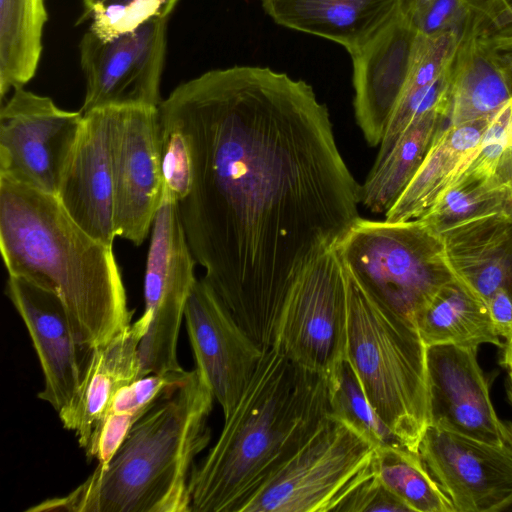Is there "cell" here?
<instances>
[{
    "label": "cell",
    "mask_w": 512,
    "mask_h": 512,
    "mask_svg": "<svg viewBox=\"0 0 512 512\" xmlns=\"http://www.w3.org/2000/svg\"><path fill=\"white\" fill-rule=\"evenodd\" d=\"M160 104L191 143L192 185L178 205L192 253L266 351L303 270L360 217L361 185L329 110L306 81L251 65L207 71Z\"/></svg>",
    "instance_id": "obj_1"
},
{
    "label": "cell",
    "mask_w": 512,
    "mask_h": 512,
    "mask_svg": "<svg viewBox=\"0 0 512 512\" xmlns=\"http://www.w3.org/2000/svg\"><path fill=\"white\" fill-rule=\"evenodd\" d=\"M330 415L328 382L274 344L190 483V512H240Z\"/></svg>",
    "instance_id": "obj_2"
},
{
    "label": "cell",
    "mask_w": 512,
    "mask_h": 512,
    "mask_svg": "<svg viewBox=\"0 0 512 512\" xmlns=\"http://www.w3.org/2000/svg\"><path fill=\"white\" fill-rule=\"evenodd\" d=\"M0 251L9 276L56 293L89 348L130 324L113 246L78 225L55 195L0 177Z\"/></svg>",
    "instance_id": "obj_3"
},
{
    "label": "cell",
    "mask_w": 512,
    "mask_h": 512,
    "mask_svg": "<svg viewBox=\"0 0 512 512\" xmlns=\"http://www.w3.org/2000/svg\"><path fill=\"white\" fill-rule=\"evenodd\" d=\"M214 399L195 367L133 425L107 464L27 511L190 512L193 463L210 441Z\"/></svg>",
    "instance_id": "obj_4"
},
{
    "label": "cell",
    "mask_w": 512,
    "mask_h": 512,
    "mask_svg": "<svg viewBox=\"0 0 512 512\" xmlns=\"http://www.w3.org/2000/svg\"><path fill=\"white\" fill-rule=\"evenodd\" d=\"M346 273V357L378 417L402 445L419 452L430 425L427 347L413 322L378 303Z\"/></svg>",
    "instance_id": "obj_5"
},
{
    "label": "cell",
    "mask_w": 512,
    "mask_h": 512,
    "mask_svg": "<svg viewBox=\"0 0 512 512\" xmlns=\"http://www.w3.org/2000/svg\"><path fill=\"white\" fill-rule=\"evenodd\" d=\"M336 248L372 298L414 324L417 312L456 278L439 232L420 218L389 222L359 217Z\"/></svg>",
    "instance_id": "obj_6"
},
{
    "label": "cell",
    "mask_w": 512,
    "mask_h": 512,
    "mask_svg": "<svg viewBox=\"0 0 512 512\" xmlns=\"http://www.w3.org/2000/svg\"><path fill=\"white\" fill-rule=\"evenodd\" d=\"M376 447L329 415L243 505L240 512L334 511L375 474Z\"/></svg>",
    "instance_id": "obj_7"
},
{
    "label": "cell",
    "mask_w": 512,
    "mask_h": 512,
    "mask_svg": "<svg viewBox=\"0 0 512 512\" xmlns=\"http://www.w3.org/2000/svg\"><path fill=\"white\" fill-rule=\"evenodd\" d=\"M347 273L336 245L315 257L293 285L276 342L304 368L329 379L346 358Z\"/></svg>",
    "instance_id": "obj_8"
},
{
    "label": "cell",
    "mask_w": 512,
    "mask_h": 512,
    "mask_svg": "<svg viewBox=\"0 0 512 512\" xmlns=\"http://www.w3.org/2000/svg\"><path fill=\"white\" fill-rule=\"evenodd\" d=\"M178 203L165 196L154 217L144 276L143 316L148 330L139 345L141 377L183 369L177 357L179 331L197 280Z\"/></svg>",
    "instance_id": "obj_9"
},
{
    "label": "cell",
    "mask_w": 512,
    "mask_h": 512,
    "mask_svg": "<svg viewBox=\"0 0 512 512\" xmlns=\"http://www.w3.org/2000/svg\"><path fill=\"white\" fill-rule=\"evenodd\" d=\"M170 13L102 40L88 30L79 44L86 89L82 114L106 107L160 104Z\"/></svg>",
    "instance_id": "obj_10"
},
{
    "label": "cell",
    "mask_w": 512,
    "mask_h": 512,
    "mask_svg": "<svg viewBox=\"0 0 512 512\" xmlns=\"http://www.w3.org/2000/svg\"><path fill=\"white\" fill-rule=\"evenodd\" d=\"M82 122L81 111L15 89L0 110V177L56 195Z\"/></svg>",
    "instance_id": "obj_11"
},
{
    "label": "cell",
    "mask_w": 512,
    "mask_h": 512,
    "mask_svg": "<svg viewBox=\"0 0 512 512\" xmlns=\"http://www.w3.org/2000/svg\"><path fill=\"white\" fill-rule=\"evenodd\" d=\"M113 165L116 235L139 246L164 198L158 106L118 107Z\"/></svg>",
    "instance_id": "obj_12"
},
{
    "label": "cell",
    "mask_w": 512,
    "mask_h": 512,
    "mask_svg": "<svg viewBox=\"0 0 512 512\" xmlns=\"http://www.w3.org/2000/svg\"><path fill=\"white\" fill-rule=\"evenodd\" d=\"M419 454L454 512H502L512 500V446L429 426Z\"/></svg>",
    "instance_id": "obj_13"
},
{
    "label": "cell",
    "mask_w": 512,
    "mask_h": 512,
    "mask_svg": "<svg viewBox=\"0 0 512 512\" xmlns=\"http://www.w3.org/2000/svg\"><path fill=\"white\" fill-rule=\"evenodd\" d=\"M184 319L196 368L207 380L225 418L239 402L263 352L204 278L193 286Z\"/></svg>",
    "instance_id": "obj_14"
},
{
    "label": "cell",
    "mask_w": 512,
    "mask_h": 512,
    "mask_svg": "<svg viewBox=\"0 0 512 512\" xmlns=\"http://www.w3.org/2000/svg\"><path fill=\"white\" fill-rule=\"evenodd\" d=\"M478 347H427L430 425L478 440L512 446V423L492 404Z\"/></svg>",
    "instance_id": "obj_15"
},
{
    "label": "cell",
    "mask_w": 512,
    "mask_h": 512,
    "mask_svg": "<svg viewBox=\"0 0 512 512\" xmlns=\"http://www.w3.org/2000/svg\"><path fill=\"white\" fill-rule=\"evenodd\" d=\"M118 107L83 114L82 126L63 170L56 198L86 232L106 245L114 226L113 143Z\"/></svg>",
    "instance_id": "obj_16"
},
{
    "label": "cell",
    "mask_w": 512,
    "mask_h": 512,
    "mask_svg": "<svg viewBox=\"0 0 512 512\" xmlns=\"http://www.w3.org/2000/svg\"><path fill=\"white\" fill-rule=\"evenodd\" d=\"M6 296L27 327L44 375L38 398L57 412L74 396L92 348L82 345L62 299L23 278L8 276Z\"/></svg>",
    "instance_id": "obj_17"
},
{
    "label": "cell",
    "mask_w": 512,
    "mask_h": 512,
    "mask_svg": "<svg viewBox=\"0 0 512 512\" xmlns=\"http://www.w3.org/2000/svg\"><path fill=\"white\" fill-rule=\"evenodd\" d=\"M416 34L407 3L387 26L350 56L355 119L372 147L380 145L404 89Z\"/></svg>",
    "instance_id": "obj_18"
},
{
    "label": "cell",
    "mask_w": 512,
    "mask_h": 512,
    "mask_svg": "<svg viewBox=\"0 0 512 512\" xmlns=\"http://www.w3.org/2000/svg\"><path fill=\"white\" fill-rule=\"evenodd\" d=\"M143 315L91 350L81 382L69 404L58 412L84 450L92 431L117 392L141 378L139 345L148 330Z\"/></svg>",
    "instance_id": "obj_19"
},
{
    "label": "cell",
    "mask_w": 512,
    "mask_h": 512,
    "mask_svg": "<svg viewBox=\"0 0 512 512\" xmlns=\"http://www.w3.org/2000/svg\"><path fill=\"white\" fill-rule=\"evenodd\" d=\"M438 232L453 274L485 303L501 289L512 291L511 217L488 213Z\"/></svg>",
    "instance_id": "obj_20"
},
{
    "label": "cell",
    "mask_w": 512,
    "mask_h": 512,
    "mask_svg": "<svg viewBox=\"0 0 512 512\" xmlns=\"http://www.w3.org/2000/svg\"><path fill=\"white\" fill-rule=\"evenodd\" d=\"M409 0H260L279 26L317 36L355 54L387 26Z\"/></svg>",
    "instance_id": "obj_21"
},
{
    "label": "cell",
    "mask_w": 512,
    "mask_h": 512,
    "mask_svg": "<svg viewBox=\"0 0 512 512\" xmlns=\"http://www.w3.org/2000/svg\"><path fill=\"white\" fill-rule=\"evenodd\" d=\"M450 125L492 117L512 97V71L486 39L483 21L461 38L450 66Z\"/></svg>",
    "instance_id": "obj_22"
},
{
    "label": "cell",
    "mask_w": 512,
    "mask_h": 512,
    "mask_svg": "<svg viewBox=\"0 0 512 512\" xmlns=\"http://www.w3.org/2000/svg\"><path fill=\"white\" fill-rule=\"evenodd\" d=\"M492 117L441 128L415 175L385 213V220L403 222L422 217L462 175Z\"/></svg>",
    "instance_id": "obj_23"
},
{
    "label": "cell",
    "mask_w": 512,
    "mask_h": 512,
    "mask_svg": "<svg viewBox=\"0 0 512 512\" xmlns=\"http://www.w3.org/2000/svg\"><path fill=\"white\" fill-rule=\"evenodd\" d=\"M414 322L426 347L503 346L486 303L457 278L429 299L417 312Z\"/></svg>",
    "instance_id": "obj_24"
},
{
    "label": "cell",
    "mask_w": 512,
    "mask_h": 512,
    "mask_svg": "<svg viewBox=\"0 0 512 512\" xmlns=\"http://www.w3.org/2000/svg\"><path fill=\"white\" fill-rule=\"evenodd\" d=\"M450 109L429 111L402 132L388 153L376 159L360 186V203L374 213H386L424 160L436 133L449 118Z\"/></svg>",
    "instance_id": "obj_25"
},
{
    "label": "cell",
    "mask_w": 512,
    "mask_h": 512,
    "mask_svg": "<svg viewBox=\"0 0 512 512\" xmlns=\"http://www.w3.org/2000/svg\"><path fill=\"white\" fill-rule=\"evenodd\" d=\"M48 20L45 0H0V96L35 75Z\"/></svg>",
    "instance_id": "obj_26"
},
{
    "label": "cell",
    "mask_w": 512,
    "mask_h": 512,
    "mask_svg": "<svg viewBox=\"0 0 512 512\" xmlns=\"http://www.w3.org/2000/svg\"><path fill=\"white\" fill-rule=\"evenodd\" d=\"M374 470L382 484L415 512H454L419 452L402 444L376 448Z\"/></svg>",
    "instance_id": "obj_27"
},
{
    "label": "cell",
    "mask_w": 512,
    "mask_h": 512,
    "mask_svg": "<svg viewBox=\"0 0 512 512\" xmlns=\"http://www.w3.org/2000/svg\"><path fill=\"white\" fill-rule=\"evenodd\" d=\"M327 382L330 416L351 426L376 448L402 444L371 407L347 357Z\"/></svg>",
    "instance_id": "obj_28"
},
{
    "label": "cell",
    "mask_w": 512,
    "mask_h": 512,
    "mask_svg": "<svg viewBox=\"0 0 512 512\" xmlns=\"http://www.w3.org/2000/svg\"><path fill=\"white\" fill-rule=\"evenodd\" d=\"M509 190L495 176L463 177L449 186L420 219L438 231L461 220L503 212Z\"/></svg>",
    "instance_id": "obj_29"
},
{
    "label": "cell",
    "mask_w": 512,
    "mask_h": 512,
    "mask_svg": "<svg viewBox=\"0 0 512 512\" xmlns=\"http://www.w3.org/2000/svg\"><path fill=\"white\" fill-rule=\"evenodd\" d=\"M158 115L164 195L180 203L189 194L193 180L191 143L184 124L174 112L159 104Z\"/></svg>",
    "instance_id": "obj_30"
},
{
    "label": "cell",
    "mask_w": 512,
    "mask_h": 512,
    "mask_svg": "<svg viewBox=\"0 0 512 512\" xmlns=\"http://www.w3.org/2000/svg\"><path fill=\"white\" fill-rule=\"evenodd\" d=\"M408 11L417 33L426 36L446 33L463 36L475 23L483 21L466 0H431L417 8L408 5Z\"/></svg>",
    "instance_id": "obj_31"
},
{
    "label": "cell",
    "mask_w": 512,
    "mask_h": 512,
    "mask_svg": "<svg viewBox=\"0 0 512 512\" xmlns=\"http://www.w3.org/2000/svg\"><path fill=\"white\" fill-rule=\"evenodd\" d=\"M511 141L512 97L492 117L478 147L459 179L468 176L475 178L494 177L499 161Z\"/></svg>",
    "instance_id": "obj_32"
},
{
    "label": "cell",
    "mask_w": 512,
    "mask_h": 512,
    "mask_svg": "<svg viewBox=\"0 0 512 512\" xmlns=\"http://www.w3.org/2000/svg\"><path fill=\"white\" fill-rule=\"evenodd\" d=\"M411 512L374 474L348 495L335 512Z\"/></svg>",
    "instance_id": "obj_33"
},
{
    "label": "cell",
    "mask_w": 512,
    "mask_h": 512,
    "mask_svg": "<svg viewBox=\"0 0 512 512\" xmlns=\"http://www.w3.org/2000/svg\"><path fill=\"white\" fill-rule=\"evenodd\" d=\"M178 0H83V12L108 5L122 22L136 29L151 18L171 13Z\"/></svg>",
    "instance_id": "obj_34"
},
{
    "label": "cell",
    "mask_w": 512,
    "mask_h": 512,
    "mask_svg": "<svg viewBox=\"0 0 512 512\" xmlns=\"http://www.w3.org/2000/svg\"><path fill=\"white\" fill-rule=\"evenodd\" d=\"M486 305L496 333L506 339L512 333V291H497Z\"/></svg>",
    "instance_id": "obj_35"
},
{
    "label": "cell",
    "mask_w": 512,
    "mask_h": 512,
    "mask_svg": "<svg viewBox=\"0 0 512 512\" xmlns=\"http://www.w3.org/2000/svg\"><path fill=\"white\" fill-rule=\"evenodd\" d=\"M485 34L494 53L512 71V24L496 30L485 27Z\"/></svg>",
    "instance_id": "obj_36"
},
{
    "label": "cell",
    "mask_w": 512,
    "mask_h": 512,
    "mask_svg": "<svg viewBox=\"0 0 512 512\" xmlns=\"http://www.w3.org/2000/svg\"><path fill=\"white\" fill-rule=\"evenodd\" d=\"M512 24V0H499L497 11L485 26L489 30H496Z\"/></svg>",
    "instance_id": "obj_37"
},
{
    "label": "cell",
    "mask_w": 512,
    "mask_h": 512,
    "mask_svg": "<svg viewBox=\"0 0 512 512\" xmlns=\"http://www.w3.org/2000/svg\"><path fill=\"white\" fill-rule=\"evenodd\" d=\"M474 13L483 20L487 26L494 17L499 0H466Z\"/></svg>",
    "instance_id": "obj_38"
},
{
    "label": "cell",
    "mask_w": 512,
    "mask_h": 512,
    "mask_svg": "<svg viewBox=\"0 0 512 512\" xmlns=\"http://www.w3.org/2000/svg\"><path fill=\"white\" fill-rule=\"evenodd\" d=\"M495 177L501 183L512 188V141L499 161Z\"/></svg>",
    "instance_id": "obj_39"
},
{
    "label": "cell",
    "mask_w": 512,
    "mask_h": 512,
    "mask_svg": "<svg viewBox=\"0 0 512 512\" xmlns=\"http://www.w3.org/2000/svg\"><path fill=\"white\" fill-rule=\"evenodd\" d=\"M503 353L501 358V364L508 372H512V333L506 338V343L502 346Z\"/></svg>",
    "instance_id": "obj_40"
},
{
    "label": "cell",
    "mask_w": 512,
    "mask_h": 512,
    "mask_svg": "<svg viewBox=\"0 0 512 512\" xmlns=\"http://www.w3.org/2000/svg\"><path fill=\"white\" fill-rule=\"evenodd\" d=\"M503 212L512 218V188H510L508 196L505 200Z\"/></svg>",
    "instance_id": "obj_41"
},
{
    "label": "cell",
    "mask_w": 512,
    "mask_h": 512,
    "mask_svg": "<svg viewBox=\"0 0 512 512\" xmlns=\"http://www.w3.org/2000/svg\"><path fill=\"white\" fill-rule=\"evenodd\" d=\"M506 391H507L508 399L512 405V372H508Z\"/></svg>",
    "instance_id": "obj_42"
},
{
    "label": "cell",
    "mask_w": 512,
    "mask_h": 512,
    "mask_svg": "<svg viewBox=\"0 0 512 512\" xmlns=\"http://www.w3.org/2000/svg\"><path fill=\"white\" fill-rule=\"evenodd\" d=\"M429 1L431 0H409L408 5L410 8H417L419 6L426 4Z\"/></svg>",
    "instance_id": "obj_43"
},
{
    "label": "cell",
    "mask_w": 512,
    "mask_h": 512,
    "mask_svg": "<svg viewBox=\"0 0 512 512\" xmlns=\"http://www.w3.org/2000/svg\"><path fill=\"white\" fill-rule=\"evenodd\" d=\"M504 511H512V500L502 509Z\"/></svg>",
    "instance_id": "obj_44"
}]
</instances>
